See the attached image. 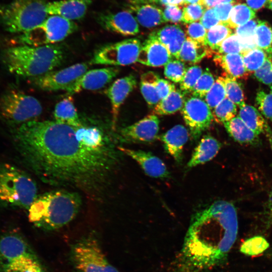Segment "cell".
Listing matches in <instances>:
<instances>
[{
	"label": "cell",
	"mask_w": 272,
	"mask_h": 272,
	"mask_svg": "<svg viewBox=\"0 0 272 272\" xmlns=\"http://www.w3.org/2000/svg\"><path fill=\"white\" fill-rule=\"evenodd\" d=\"M14 137L37 174L54 184L92 189L103 182L117 159L112 144L95 126L33 120L20 124Z\"/></svg>",
	"instance_id": "1"
},
{
	"label": "cell",
	"mask_w": 272,
	"mask_h": 272,
	"mask_svg": "<svg viewBox=\"0 0 272 272\" xmlns=\"http://www.w3.org/2000/svg\"><path fill=\"white\" fill-rule=\"evenodd\" d=\"M236 210L231 202L217 200L193 217L181 251L184 263L202 270L219 264L227 257L237 237Z\"/></svg>",
	"instance_id": "2"
},
{
	"label": "cell",
	"mask_w": 272,
	"mask_h": 272,
	"mask_svg": "<svg viewBox=\"0 0 272 272\" xmlns=\"http://www.w3.org/2000/svg\"><path fill=\"white\" fill-rule=\"evenodd\" d=\"M3 63L11 74L33 79L53 71L64 58L62 48L55 44L10 47L2 53Z\"/></svg>",
	"instance_id": "3"
},
{
	"label": "cell",
	"mask_w": 272,
	"mask_h": 272,
	"mask_svg": "<svg viewBox=\"0 0 272 272\" xmlns=\"http://www.w3.org/2000/svg\"><path fill=\"white\" fill-rule=\"evenodd\" d=\"M81 205L79 195L64 190L46 192L37 196L29 209V219L46 230L60 228L72 221Z\"/></svg>",
	"instance_id": "4"
},
{
	"label": "cell",
	"mask_w": 272,
	"mask_h": 272,
	"mask_svg": "<svg viewBox=\"0 0 272 272\" xmlns=\"http://www.w3.org/2000/svg\"><path fill=\"white\" fill-rule=\"evenodd\" d=\"M47 0H13L0 3V25L11 33H25L48 17Z\"/></svg>",
	"instance_id": "5"
},
{
	"label": "cell",
	"mask_w": 272,
	"mask_h": 272,
	"mask_svg": "<svg viewBox=\"0 0 272 272\" xmlns=\"http://www.w3.org/2000/svg\"><path fill=\"white\" fill-rule=\"evenodd\" d=\"M37 186L26 173L13 165L0 167V200L8 205L29 209L37 197Z\"/></svg>",
	"instance_id": "6"
},
{
	"label": "cell",
	"mask_w": 272,
	"mask_h": 272,
	"mask_svg": "<svg viewBox=\"0 0 272 272\" xmlns=\"http://www.w3.org/2000/svg\"><path fill=\"white\" fill-rule=\"evenodd\" d=\"M0 268L3 272H43L38 258L20 235L0 238Z\"/></svg>",
	"instance_id": "7"
},
{
	"label": "cell",
	"mask_w": 272,
	"mask_h": 272,
	"mask_svg": "<svg viewBox=\"0 0 272 272\" xmlns=\"http://www.w3.org/2000/svg\"><path fill=\"white\" fill-rule=\"evenodd\" d=\"M71 259L78 272H119L107 260L98 241L83 238L71 248Z\"/></svg>",
	"instance_id": "8"
},
{
	"label": "cell",
	"mask_w": 272,
	"mask_h": 272,
	"mask_svg": "<svg viewBox=\"0 0 272 272\" xmlns=\"http://www.w3.org/2000/svg\"><path fill=\"white\" fill-rule=\"evenodd\" d=\"M42 112L38 100L18 90L7 91L0 98V115L14 123L21 124L33 120Z\"/></svg>",
	"instance_id": "9"
},
{
	"label": "cell",
	"mask_w": 272,
	"mask_h": 272,
	"mask_svg": "<svg viewBox=\"0 0 272 272\" xmlns=\"http://www.w3.org/2000/svg\"><path fill=\"white\" fill-rule=\"evenodd\" d=\"M78 29L74 21L57 15H50L38 26L23 33L20 40L25 45L39 46L55 44Z\"/></svg>",
	"instance_id": "10"
},
{
	"label": "cell",
	"mask_w": 272,
	"mask_h": 272,
	"mask_svg": "<svg viewBox=\"0 0 272 272\" xmlns=\"http://www.w3.org/2000/svg\"><path fill=\"white\" fill-rule=\"evenodd\" d=\"M142 44L137 38L125 39L99 49L90 64L112 66L127 65L138 61Z\"/></svg>",
	"instance_id": "11"
},
{
	"label": "cell",
	"mask_w": 272,
	"mask_h": 272,
	"mask_svg": "<svg viewBox=\"0 0 272 272\" xmlns=\"http://www.w3.org/2000/svg\"><path fill=\"white\" fill-rule=\"evenodd\" d=\"M88 68L87 63H78L60 70L50 71L31 79V82L38 88L45 91H66L88 71Z\"/></svg>",
	"instance_id": "12"
},
{
	"label": "cell",
	"mask_w": 272,
	"mask_h": 272,
	"mask_svg": "<svg viewBox=\"0 0 272 272\" xmlns=\"http://www.w3.org/2000/svg\"><path fill=\"white\" fill-rule=\"evenodd\" d=\"M211 109L201 98L192 96L185 99L181 113L194 140L211 125L214 117Z\"/></svg>",
	"instance_id": "13"
},
{
	"label": "cell",
	"mask_w": 272,
	"mask_h": 272,
	"mask_svg": "<svg viewBox=\"0 0 272 272\" xmlns=\"http://www.w3.org/2000/svg\"><path fill=\"white\" fill-rule=\"evenodd\" d=\"M159 129L158 117L155 114H150L121 128L119 137L124 142L151 143L158 138Z\"/></svg>",
	"instance_id": "14"
},
{
	"label": "cell",
	"mask_w": 272,
	"mask_h": 272,
	"mask_svg": "<svg viewBox=\"0 0 272 272\" xmlns=\"http://www.w3.org/2000/svg\"><path fill=\"white\" fill-rule=\"evenodd\" d=\"M119 71V69L116 67L87 71L66 91L68 94L72 95L83 90L101 89L116 77Z\"/></svg>",
	"instance_id": "15"
},
{
	"label": "cell",
	"mask_w": 272,
	"mask_h": 272,
	"mask_svg": "<svg viewBox=\"0 0 272 272\" xmlns=\"http://www.w3.org/2000/svg\"><path fill=\"white\" fill-rule=\"evenodd\" d=\"M98 23L105 30L123 36H132L139 32L136 19L127 11L105 12L98 14Z\"/></svg>",
	"instance_id": "16"
},
{
	"label": "cell",
	"mask_w": 272,
	"mask_h": 272,
	"mask_svg": "<svg viewBox=\"0 0 272 272\" xmlns=\"http://www.w3.org/2000/svg\"><path fill=\"white\" fill-rule=\"evenodd\" d=\"M137 84L135 76L130 74L116 80L105 91L111 105L113 128L115 127L121 105L135 87Z\"/></svg>",
	"instance_id": "17"
},
{
	"label": "cell",
	"mask_w": 272,
	"mask_h": 272,
	"mask_svg": "<svg viewBox=\"0 0 272 272\" xmlns=\"http://www.w3.org/2000/svg\"><path fill=\"white\" fill-rule=\"evenodd\" d=\"M172 58L165 45L151 33L142 45L137 62L150 66L160 67L165 66Z\"/></svg>",
	"instance_id": "18"
},
{
	"label": "cell",
	"mask_w": 272,
	"mask_h": 272,
	"mask_svg": "<svg viewBox=\"0 0 272 272\" xmlns=\"http://www.w3.org/2000/svg\"><path fill=\"white\" fill-rule=\"evenodd\" d=\"M118 150L134 160L145 173L154 178H166L170 173L164 163L150 152L118 147Z\"/></svg>",
	"instance_id": "19"
},
{
	"label": "cell",
	"mask_w": 272,
	"mask_h": 272,
	"mask_svg": "<svg viewBox=\"0 0 272 272\" xmlns=\"http://www.w3.org/2000/svg\"><path fill=\"white\" fill-rule=\"evenodd\" d=\"M95 0H59L48 2V15H57L70 21L78 20L85 17Z\"/></svg>",
	"instance_id": "20"
},
{
	"label": "cell",
	"mask_w": 272,
	"mask_h": 272,
	"mask_svg": "<svg viewBox=\"0 0 272 272\" xmlns=\"http://www.w3.org/2000/svg\"><path fill=\"white\" fill-rule=\"evenodd\" d=\"M188 137L187 129L183 125L178 124L162 134L159 138L163 143L165 151L176 162L180 163L182 159L183 147Z\"/></svg>",
	"instance_id": "21"
},
{
	"label": "cell",
	"mask_w": 272,
	"mask_h": 272,
	"mask_svg": "<svg viewBox=\"0 0 272 272\" xmlns=\"http://www.w3.org/2000/svg\"><path fill=\"white\" fill-rule=\"evenodd\" d=\"M152 34L165 45L172 57L178 59L180 49L186 37L180 27L168 25Z\"/></svg>",
	"instance_id": "22"
},
{
	"label": "cell",
	"mask_w": 272,
	"mask_h": 272,
	"mask_svg": "<svg viewBox=\"0 0 272 272\" xmlns=\"http://www.w3.org/2000/svg\"><path fill=\"white\" fill-rule=\"evenodd\" d=\"M221 147V143L213 137L203 136L194 149L187 163V167L192 168L211 160L218 154Z\"/></svg>",
	"instance_id": "23"
},
{
	"label": "cell",
	"mask_w": 272,
	"mask_h": 272,
	"mask_svg": "<svg viewBox=\"0 0 272 272\" xmlns=\"http://www.w3.org/2000/svg\"><path fill=\"white\" fill-rule=\"evenodd\" d=\"M214 61L228 76L234 79L246 78L248 75L241 53L215 54Z\"/></svg>",
	"instance_id": "24"
},
{
	"label": "cell",
	"mask_w": 272,
	"mask_h": 272,
	"mask_svg": "<svg viewBox=\"0 0 272 272\" xmlns=\"http://www.w3.org/2000/svg\"><path fill=\"white\" fill-rule=\"evenodd\" d=\"M223 124L228 134L239 143L253 145L259 141L258 135L250 129L238 116Z\"/></svg>",
	"instance_id": "25"
},
{
	"label": "cell",
	"mask_w": 272,
	"mask_h": 272,
	"mask_svg": "<svg viewBox=\"0 0 272 272\" xmlns=\"http://www.w3.org/2000/svg\"><path fill=\"white\" fill-rule=\"evenodd\" d=\"M213 54L206 45L186 37L180 49L178 59L189 64H195Z\"/></svg>",
	"instance_id": "26"
},
{
	"label": "cell",
	"mask_w": 272,
	"mask_h": 272,
	"mask_svg": "<svg viewBox=\"0 0 272 272\" xmlns=\"http://www.w3.org/2000/svg\"><path fill=\"white\" fill-rule=\"evenodd\" d=\"M53 116L56 121L74 127L83 125L71 96L58 102L54 108Z\"/></svg>",
	"instance_id": "27"
},
{
	"label": "cell",
	"mask_w": 272,
	"mask_h": 272,
	"mask_svg": "<svg viewBox=\"0 0 272 272\" xmlns=\"http://www.w3.org/2000/svg\"><path fill=\"white\" fill-rule=\"evenodd\" d=\"M239 107L238 116L243 122L257 135L264 132L268 125L258 110L245 103Z\"/></svg>",
	"instance_id": "28"
},
{
	"label": "cell",
	"mask_w": 272,
	"mask_h": 272,
	"mask_svg": "<svg viewBox=\"0 0 272 272\" xmlns=\"http://www.w3.org/2000/svg\"><path fill=\"white\" fill-rule=\"evenodd\" d=\"M184 94L180 90L175 89L155 106L154 113L160 115H168L181 110L185 101Z\"/></svg>",
	"instance_id": "29"
},
{
	"label": "cell",
	"mask_w": 272,
	"mask_h": 272,
	"mask_svg": "<svg viewBox=\"0 0 272 272\" xmlns=\"http://www.w3.org/2000/svg\"><path fill=\"white\" fill-rule=\"evenodd\" d=\"M159 79L158 74L151 71L143 74L141 77V91L150 106H155L160 101L157 89V82Z\"/></svg>",
	"instance_id": "30"
},
{
	"label": "cell",
	"mask_w": 272,
	"mask_h": 272,
	"mask_svg": "<svg viewBox=\"0 0 272 272\" xmlns=\"http://www.w3.org/2000/svg\"><path fill=\"white\" fill-rule=\"evenodd\" d=\"M136 14L137 20L145 27H153L166 22L162 10L150 5L138 7Z\"/></svg>",
	"instance_id": "31"
},
{
	"label": "cell",
	"mask_w": 272,
	"mask_h": 272,
	"mask_svg": "<svg viewBox=\"0 0 272 272\" xmlns=\"http://www.w3.org/2000/svg\"><path fill=\"white\" fill-rule=\"evenodd\" d=\"M257 47L263 50L272 58V29L269 23L259 21L254 34Z\"/></svg>",
	"instance_id": "32"
},
{
	"label": "cell",
	"mask_w": 272,
	"mask_h": 272,
	"mask_svg": "<svg viewBox=\"0 0 272 272\" xmlns=\"http://www.w3.org/2000/svg\"><path fill=\"white\" fill-rule=\"evenodd\" d=\"M255 18V11L245 4L235 5L230 14L228 26L236 28Z\"/></svg>",
	"instance_id": "33"
},
{
	"label": "cell",
	"mask_w": 272,
	"mask_h": 272,
	"mask_svg": "<svg viewBox=\"0 0 272 272\" xmlns=\"http://www.w3.org/2000/svg\"><path fill=\"white\" fill-rule=\"evenodd\" d=\"M231 34L232 32L227 25L220 24L215 26L207 31L206 45L213 52Z\"/></svg>",
	"instance_id": "34"
},
{
	"label": "cell",
	"mask_w": 272,
	"mask_h": 272,
	"mask_svg": "<svg viewBox=\"0 0 272 272\" xmlns=\"http://www.w3.org/2000/svg\"><path fill=\"white\" fill-rule=\"evenodd\" d=\"M226 91V97L239 107L245 104L244 94L240 84L235 79L228 75L222 77Z\"/></svg>",
	"instance_id": "35"
},
{
	"label": "cell",
	"mask_w": 272,
	"mask_h": 272,
	"mask_svg": "<svg viewBox=\"0 0 272 272\" xmlns=\"http://www.w3.org/2000/svg\"><path fill=\"white\" fill-rule=\"evenodd\" d=\"M247 72H254L264 63L267 55L263 50L256 47L241 53Z\"/></svg>",
	"instance_id": "36"
},
{
	"label": "cell",
	"mask_w": 272,
	"mask_h": 272,
	"mask_svg": "<svg viewBox=\"0 0 272 272\" xmlns=\"http://www.w3.org/2000/svg\"><path fill=\"white\" fill-rule=\"evenodd\" d=\"M214 119L219 123H224L236 116L237 106L226 97L212 112Z\"/></svg>",
	"instance_id": "37"
},
{
	"label": "cell",
	"mask_w": 272,
	"mask_h": 272,
	"mask_svg": "<svg viewBox=\"0 0 272 272\" xmlns=\"http://www.w3.org/2000/svg\"><path fill=\"white\" fill-rule=\"evenodd\" d=\"M268 242L263 237L256 236L245 240L240 246V251L248 256L257 255L268 247Z\"/></svg>",
	"instance_id": "38"
},
{
	"label": "cell",
	"mask_w": 272,
	"mask_h": 272,
	"mask_svg": "<svg viewBox=\"0 0 272 272\" xmlns=\"http://www.w3.org/2000/svg\"><path fill=\"white\" fill-rule=\"evenodd\" d=\"M226 97L222 77H219L206 94L205 101L211 109H214Z\"/></svg>",
	"instance_id": "39"
},
{
	"label": "cell",
	"mask_w": 272,
	"mask_h": 272,
	"mask_svg": "<svg viewBox=\"0 0 272 272\" xmlns=\"http://www.w3.org/2000/svg\"><path fill=\"white\" fill-rule=\"evenodd\" d=\"M215 81L213 74L207 69L201 74L191 92L192 96L200 98L205 97L211 89Z\"/></svg>",
	"instance_id": "40"
},
{
	"label": "cell",
	"mask_w": 272,
	"mask_h": 272,
	"mask_svg": "<svg viewBox=\"0 0 272 272\" xmlns=\"http://www.w3.org/2000/svg\"><path fill=\"white\" fill-rule=\"evenodd\" d=\"M202 73V69L199 65H194L187 68L179 83L180 90L184 94L191 92Z\"/></svg>",
	"instance_id": "41"
},
{
	"label": "cell",
	"mask_w": 272,
	"mask_h": 272,
	"mask_svg": "<svg viewBox=\"0 0 272 272\" xmlns=\"http://www.w3.org/2000/svg\"><path fill=\"white\" fill-rule=\"evenodd\" d=\"M185 65L179 59H171L164 67L165 76L174 83H180L186 71Z\"/></svg>",
	"instance_id": "42"
},
{
	"label": "cell",
	"mask_w": 272,
	"mask_h": 272,
	"mask_svg": "<svg viewBox=\"0 0 272 272\" xmlns=\"http://www.w3.org/2000/svg\"><path fill=\"white\" fill-rule=\"evenodd\" d=\"M242 50L239 37L235 34H231L224 40L213 51L215 54L241 53Z\"/></svg>",
	"instance_id": "43"
},
{
	"label": "cell",
	"mask_w": 272,
	"mask_h": 272,
	"mask_svg": "<svg viewBox=\"0 0 272 272\" xmlns=\"http://www.w3.org/2000/svg\"><path fill=\"white\" fill-rule=\"evenodd\" d=\"M256 104L261 113L272 121V94L259 91L256 96Z\"/></svg>",
	"instance_id": "44"
},
{
	"label": "cell",
	"mask_w": 272,
	"mask_h": 272,
	"mask_svg": "<svg viewBox=\"0 0 272 272\" xmlns=\"http://www.w3.org/2000/svg\"><path fill=\"white\" fill-rule=\"evenodd\" d=\"M206 9L198 4H189L183 9L182 21L185 23H191L200 19Z\"/></svg>",
	"instance_id": "45"
},
{
	"label": "cell",
	"mask_w": 272,
	"mask_h": 272,
	"mask_svg": "<svg viewBox=\"0 0 272 272\" xmlns=\"http://www.w3.org/2000/svg\"><path fill=\"white\" fill-rule=\"evenodd\" d=\"M186 32L187 37L199 43L206 45L207 31L200 22H194L188 24Z\"/></svg>",
	"instance_id": "46"
},
{
	"label": "cell",
	"mask_w": 272,
	"mask_h": 272,
	"mask_svg": "<svg viewBox=\"0 0 272 272\" xmlns=\"http://www.w3.org/2000/svg\"><path fill=\"white\" fill-rule=\"evenodd\" d=\"M254 76L260 82L272 85V58L267 57L263 65L254 72Z\"/></svg>",
	"instance_id": "47"
},
{
	"label": "cell",
	"mask_w": 272,
	"mask_h": 272,
	"mask_svg": "<svg viewBox=\"0 0 272 272\" xmlns=\"http://www.w3.org/2000/svg\"><path fill=\"white\" fill-rule=\"evenodd\" d=\"M259 21L254 18L235 28V34L239 38H245L254 36L255 29Z\"/></svg>",
	"instance_id": "48"
},
{
	"label": "cell",
	"mask_w": 272,
	"mask_h": 272,
	"mask_svg": "<svg viewBox=\"0 0 272 272\" xmlns=\"http://www.w3.org/2000/svg\"><path fill=\"white\" fill-rule=\"evenodd\" d=\"M233 4L234 3L221 4L214 7L215 15L222 24L228 25Z\"/></svg>",
	"instance_id": "49"
},
{
	"label": "cell",
	"mask_w": 272,
	"mask_h": 272,
	"mask_svg": "<svg viewBox=\"0 0 272 272\" xmlns=\"http://www.w3.org/2000/svg\"><path fill=\"white\" fill-rule=\"evenodd\" d=\"M183 10L177 5H167L164 12V16L166 21L176 23L182 21Z\"/></svg>",
	"instance_id": "50"
},
{
	"label": "cell",
	"mask_w": 272,
	"mask_h": 272,
	"mask_svg": "<svg viewBox=\"0 0 272 272\" xmlns=\"http://www.w3.org/2000/svg\"><path fill=\"white\" fill-rule=\"evenodd\" d=\"M200 23L207 30L218 24H222L216 17L214 9H208L200 19Z\"/></svg>",
	"instance_id": "51"
},
{
	"label": "cell",
	"mask_w": 272,
	"mask_h": 272,
	"mask_svg": "<svg viewBox=\"0 0 272 272\" xmlns=\"http://www.w3.org/2000/svg\"><path fill=\"white\" fill-rule=\"evenodd\" d=\"M175 89L174 85L166 80L160 78L158 81L157 89L160 100L167 97Z\"/></svg>",
	"instance_id": "52"
},
{
	"label": "cell",
	"mask_w": 272,
	"mask_h": 272,
	"mask_svg": "<svg viewBox=\"0 0 272 272\" xmlns=\"http://www.w3.org/2000/svg\"><path fill=\"white\" fill-rule=\"evenodd\" d=\"M234 3V0H201V5L206 9H211L219 4Z\"/></svg>",
	"instance_id": "53"
},
{
	"label": "cell",
	"mask_w": 272,
	"mask_h": 272,
	"mask_svg": "<svg viewBox=\"0 0 272 272\" xmlns=\"http://www.w3.org/2000/svg\"><path fill=\"white\" fill-rule=\"evenodd\" d=\"M269 1L270 0H247V4L249 7L255 11L266 6Z\"/></svg>",
	"instance_id": "54"
},
{
	"label": "cell",
	"mask_w": 272,
	"mask_h": 272,
	"mask_svg": "<svg viewBox=\"0 0 272 272\" xmlns=\"http://www.w3.org/2000/svg\"><path fill=\"white\" fill-rule=\"evenodd\" d=\"M266 212L269 217L272 220V189L268 195L267 202Z\"/></svg>",
	"instance_id": "55"
},
{
	"label": "cell",
	"mask_w": 272,
	"mask_h": 272,
	"mask_svg": "<svg viewBox=\"0 0 272 272\" xmlns=\"http://www.w3.org/2000/svg\"><path fill=\"white\" fill-rule=\"evenodd\" d=\"M264 133L266 135L270 148L272 150V131L268 125L265 128Z\"/></svg>",
	"instance_id": "56"
},
{
	"label": "cell",
	"mask_w": 272,
	"mask_h": 272,
	"mask_svg": "<svg viewBox=\"0 0 272 272\" xmlns=\"http://www.w3.org/2000/svg\"><path fill=\"white\" fill-rule=\"evenodd\" d=\"M168 5H178L184 4L183 0H167Z\"/></svg>",
	"instance_id": "57"
},
{
	"label": "cell",
	"mask_w": 272,
	"mask_h": 272,
	"mask_svg": "<svg viewBox=\"0 0 272 272\" xmlns=\"http://www.w3.org/2000/svg\"><path fill=\"white\" fill-rule=\"evenodd\" d=\"M129 2L134 4H139L145 2H157L158 0H128Z\"/></svg>",
	"instance_id": "58"
},
{
	"label": "cell",
	"mask_w": 272,
	"mask_h": 272,
	"mask_svg": "<svg viewBox=\"0 0 272 272\" xmlns=\"http://www.w3.org/2000/svg\"><path fill=\"white\" fill-rule=\"evenodd\" d=\"M201 0H183L184 4L187 5L188 4H198L201 5Z\"/></svg>",
	"instance_id": "59"
},
{
	"label": "cell",
	"mask_w": 272,
	"mask_h": 272,
	"mask_svg": "<svg viewBox=\"0 0 272 272\" xmlns=\"http://www.w3.org/2000/svg\"><path fill=\"white\" fill-rule=\"evenodd\" d=\"M266 6L269 9L272 11V0H270V1L267 4Z\"/></svg>",
	"instance_id": "60"
},
{
	"label": "cell",
	"mask_w": 272,
	"mask_h": 272,
	"mask_svg": "<svg viewBox=\"0 0 272 272\" xmlns=\"http://www.w3.org/2000/svg\"><path fill=\"white\" fill-rule=\"evenodd\" d=\"M270 93L272 94V85L270 86Z\"/></svg>",
	"instance_id": "61"
},
{
	"label": "cell",
	"mask_w": 272,
	"mask_h": 272,
	"mask_svg": "<svg viewBox=\"0 0 272 272\" xmlns=\"http://www.w3.org/2000/svg\"><path fill=\"white\" fill-rule=\"evenodd\" d=\"M270 256H272V251L271 252V253H270Z\"/></svg>",
	"instance_id": "62"
}]
</instances>
